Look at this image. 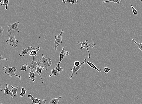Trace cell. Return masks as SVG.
Masks as SVG:
<instances>
[{"label": "cell", "instance_id": "6da1fadb", "mask_svg": "<svg viewBox=\"0 0 142 104\" xmlns=\"http://www.w3.org/2000/svg\"><path fill=\"white\" fill-rule=\"evenodd\" d=\"M3 68L4 72L7 75L9 76L10 77H12L13 76H15L19 78V80H21L22 79L20 76L17 75L15 73V72H17V70L15 67H8L6 65Z\"/></svg>", "mask_w": 142, "mask_h": 104}, {"label": "cell", "instance_id": "7a4b0ae2", "mask_svg": "<svg viewBox=\"0 0 142 104\" xmlns=\"http://www.w3.org/2000/svg\"><path fill=\"white\" fill-rule=\"evenodd\" d=\"M77 43L78 44H80L81 45V47L80 48V50L82 49L83 48L86 49L88 52L89 54L88 57L89 58H90L91 57V56L90 55L88 48L89 47H91L92 48H93L94 46H95L96 44L94 43V41H93V43L92 44H90L88 40H86L85 41L81 42V43L79 42L78 41H77Z\"/></svg>", "mask_w": 142, "mask_h": 104}, {"label": "cell", "instance_id": "3957f363", "mask_svg": "<svg viewBox=\"0 0 142 104\" xmlns=\"http://www.w3.org/2000/svg\"><path fill=\"white\" fill-rule=\"evenodd\" d=\"M9 37V39H8L6 41V43L8 45H11L12 47H14L15 48H17L18 47L17 45L18 43V41L16 39L15 37V35L12 34L11 32H9L8 34Z\"/></svg>", "mask_w": 142, "mask_h": 104}, {"label": "cell", "instance_id": "277c9868", "mask_svg": "<svg viewBox=\"0 0 142 104\" xmlns=\"http://www.w3.org/2000/svg\"><path fill=\"white\" fill-rule=\"evenodd\" d=\"M42 58L41 59V65L42 67L45 68V70H47L48 68L52 65V61L50 58H46L45 57L44 54H42Z\"/></svg>", "mask_w": 142, "mask_h": 104}, {"label": "cell", "instance_id": "5b68a950", "mask_svg": "<svg viewBox=\"0 0 142 104\" xmlns=\"http://www.w3.org/2000/svg\"><path fill=\"white\" fill-rule=\"evenodd\" d=\"M64 33L63 30H62L61 33L59 35L56 36H55V40L54 44H55V50H57V47L58 45L62 43V36Z\"/></svg>", "mask_w": 142, "mask_h": 104}, {"label": "cell", "instance_id": "8992f818", "mask_svg": "<svg viewBox=\"0 0 142 104\" xmlns=\"http://www.w3.org/2000/svg\"><path fill=\"white\" fill-rule=\"evenodd\" d=\"M19 23V21L17 22L14 23L10 24L7 25L8 27H9V29L8 30L7 32H9L12 30H14L16 31L17 33H20V31H19L18 29V26Z\"/></svg>", "mask_w": 142, "mask_h": 104}, {"label": "cell", "instance_id": "52a82bcc", "mask_svg": "<svg viewBox=\"0 0 142 104\" xmlns=\"http://www.w3.org/2000/svg\"><path fill=\"white\" fill-rule=\"evenodd\" d=\"M41 60V59L37 60V61H34V56H33L32 61L27 64L28 68L30 69L32 68H33V69H36L37 66L41 64V61H39Z\"/></svg>", "mask_w": 142, "mask_h": 104}, {"label": "cell", "instance_id": "ba28073f", "mask_svg": "<svg viewBox=\"0 0 142 104\" xmlns=\"http://www.w3.org/2000/svg\"><path fill=\"white\" fill-rule=\"evenodd\" d=\"M69 56V52L65 50L64 48L63 47L62 50L60 54V56H59V58H60V60L58 63L57 64V65L59 66L61 62L64 59L65 57L67 56Z\"/></svg>", "mask_w": 142, "mask_h": 104}, {"label": "cell", "instance_id": "9c48e42d", "mask_svg": "<svg viewBox=\"0 0 142 104\" xmlns=\"http://www.w3.org/2000/svg\"><path fill=\"white\" fill-rule=\"evenodd\" d=\"M85 62H84L83 61V62L81 63L80 64V65L78 66H73V68L72 69H71V70L72 71V73H71V75L69 77L70 79H71L73 77L74 75L75 74H77L78 71H79V70H80V68H81V66H82V65L83 64H85Z\"/></svg>", "mask_w": 142, "mask_h": 104}, {"label": "cell", "instance_id": "30bf717a", "mask_svg": "<svg viewBox=\"0 0 142 104\" xmlns=\"http://www.w3.org/2000/svg\"><path fill=\"white\" fill-rule=\"evenodd\" d=\"M38 48H33L32 46H30L28 48L23 49L21 52L19 53V56L20 57H24L25 55H28V52L29 51L32 50H37Z\"/></svg>", "mask_w": 142, "mask_h": 104}, {"label": "cell", "instance_id": "8fae6325", "mask_svg": "<svg viewBox=\"0 0 142 104\" xmlns=\"http://www.w3.org/2000/svg\"><path fill=\"white\" fill-rule=\"evenodd\" d=\"M33 95H31V94L30 93L29 95H28V97L30 99H32L33 101L32 103L31 104H43L42 103H40L41 100L40 99H39L37 98H34L33 97Z\"/></svg>", "mask_w": 142, "mask_h": 104}, {"label": "cell", "instance_id": "7c38bea8", "mask_svg": "<svg viewBox=\"0 0 142 104\" xmlns=\"http://www.w3.org/2000/svg\"><path fill=\"white\" fill-rule=\"evenodd\" d=\"M35 70V72H36L37 73V74L39 76H40V77H41V79H42V83H44V81H43V79L42 78V76H41V73H42V71L43 70H45V68L43 67H42L39 66V65L37 66V67L36 69Z\"/></svg>", "mask_w": 142, "mask_h": 104}, {"label": "cell", "instance_id": "4fadbf2b", "mask_svg": "<svg viewBox=\"0 0 142 104\" xmlns=\"http://www.w3.org/2000/svg\"><path fill=\"white\" fill-rule=\"evenodd\" d=\"M83 61L84 62H85L86 63L88 64L90 66V67L91 68H93V69H95L97 70L99 72H101V69L99 70V69H98L97 67L94 65V64L93 63L91 62H90L88 61L86 59H84V61Z\"/></svg>", "mask_w": 142, "mask_h": 104}, {"label": "cell", "instance_id": "5bb4252c", "mask_svg": "<svg viewBox=\"0 0 142 104\" xmlns=\"http://www.w3.org/2000/svg\"><path fill=\"white\" fill-rule=\"evenodd\" d=\"M10 86L9 84H8L7 83H6V87H5V88L4 89H3V88H0L1 89V91H2V90L4 91V95H10L11 96V97L12 96V93L11 92V91L8 88V86Z\"/></svg>", "mask_w": 142, "mask_h": 104}, {"label": "cell", "instance_id": "9a60e30c", "mask_svg": "<svg viewBox=\"0 0 142 104\" xmlns=\"http://www.w3.org/2000/svg\"><path fill=\"white\" fill-rule=\"evenodd\" d=\"M30 71L29 74V79H31V81L33 82H35L36 80V75L34 71L33 70V68H30Z\"/></svg>", "mask_w": 142, "mask_h": 104}, {"label": "cell", "instance_id": "2e32d148", "mask_svg": "<svg viewBox=\"0 0 142 104\" xmlns=\"http://www.w3.org/2000/svg\"><path fill=\"white\" fill-rule=\"evenodd\" d=\"M11 86L12 88V89L11 90L12 93V96L11 97L12 98H13V97H16L17 95H18L17 94V90L19 89V87H17L16 88L14 87L12 85H11Z\"/></svg>", "mask_w": 142, "mask_h": 104}, {"label": "cell", "instance_id": "e0dca14e", "mask_svg": "<svg viewBox=\"0 0 142 104\" xmlns=\"http://www.w3.org/2000/svg\"><path fill=\"white\" fill-rule=\"evenodd\" d=\"M40 48L38 47L37 50H32L30 51V56H37V52H39L40 50Z\"/></svg>", "mask_w": 142, "mask_h": 104}, {"label": "cell", "instance_id": "ac0fdd59", "mask_svg": "<svg viewBox=\"0 0 142 104\" xmlns=\"http://www.w3.org/2000/svg\"><path fill=\"white\" fill-rule=\"evenodd\" d=\"M62 98V96L59 97V98H54L51 100L49 102V104H58L59 103V101Z\"/></svg>", "mask_w": 142, "mask_h": 104}, {"label": "cell", "instance_id": "d6986e66", "mask_svg": "<svg viewBox=\"0 0 142 104\" xmlns=\"http://www.w3.org/2000/svg\"><path fill=\"white\" fill-rule=\"evenodd\" d=\"M62 3L64 4L67 3H70L72 4H76L78 3V0H62Z\"/></svg>", "mask_w": 142, "mask_h": 104}, {"label": "cell", "instance_id": "ffe728a7", "mask_svg": "<svg viewBox=\"0 0 142 104\" xmlns=\"http://www.w3.org/2000/svg\"><path fill=\"white\" fill-rule=\"evenodd\" d=\"M122 0H106L105 1H102V3L104 4L106 3H108V2H113L115 3H117L119 5H120V1H122Z\"/></svg>", "mask_w": 142, "mask_h": 104}, {"label": "cell", "instance_id": "44dd1931", "mask_svg": "<svg viewBox=\"0 0 142 104\" xmlns=\"http://www.w3.org/2000/svg\"><path fill=\"white\" fill-rule=\"evenodd\" d=\"M60 72H59L55 69H53L51 70L50 75L49 76V77H51L53 76H56L57 74H59Z\"/></svg>", "mask_w": 142, "mask_h": 104}, {"label": "cell", "instance_id": "7402d4cb", "mask_svg": "<svg viewBox=\"0 0 142 104\" xmlns=\"http://www.w3.org/2000/svg\"><path fill=\"white\" fill-rule=\"evenodd\" d=\"M132 42L135 43L138 46V48L142 52V43L140 44V43H138V42H137V41L135 40H134V39H133L132 40Z\"/></svg>", "mask_w": 142, "mask_h": 104}, {"label": "cell", "instance_id": "603a6c76", "mask_svg": "<svg viewBox=\"0 0 142 104\" xmlns=\"http://www.w3.org/2000/svg\"><path fill=\"white\" fill-rule=\"evenodd\" d=\"M9 2V0H4V3L1 4V6H4V5H5V6H6L5 10H7L8 9V5Z\"/></svg>", "mask_w": 142, "mask_h": 104}, {"label": "cell", "instance_id": "cb8c5ba5", "mask_svg": "<svg viewBox=\"0 0 142 104\" xmlns=\"http://www.w3.org/2000/svg\"><path fill=\"white\" fill-rule=\"evenodd\" d=\"M27 90L25 89L23 87L22 88L21 90V92L20 94V97H23L25 95L26 93Z\"/></svg>", "mask_w": 142, "mask_h": 104}, {"label": "cell", "instance_id": "d4e9b609", "mask_svg": "<svg viewBox=\"0 0 142 104\" xmlns=\"http://www.w3.org/2000/svg\"><path fill=\"white\" fill-rule=\"evenodd\" d=\"M27 68H28L27 64H23L22 65L21 68H20V70L21 71L24 70L25 71H26Z\"/></svg>", "mask_w": 142, "mask_h": 104}, {"label": "cell", "instance_id": "484cf974", "mask_svg": "<svg viewBox=\"0 0 142 104\" xmlns=\"http://www.w3.org/2000/svg\"><path fill=\"white\" fill-rule=\"evenodd\" d=\"M131 7L132 8V11L133 13V14L135 16H138V11L136 9H135V8L133 7V5L131 4Z\"/></svg>", "mask_w": 142, "mask_h": 104}, {"label": "cell", "instance_id": "4316f807", "mask_svg": "<svg viewBox=\"0 0 142 104\" xmlns=\"http://www.w3.org/2000/svg\"><path fill=\"white\" fill-rule=\"evenodd\" d=\"M103 70L104 73L105 74H106L107 73H108L111 71V69L107 67H106L104 68Z\"/></svg>", "mask_w": 142, "mask_h": 104}, {"label": "cell", "instance_id": "83f0119b", "mask_svg": "<svg viewBox=\"0 0 142 104\" xmlns=\"http://www.w3.org/2000/svg\"><path fill=\"white\" fill-rule=\"evenodd\" d=\"M55 69L59 72H62L64 70L63 68H61V67L59 66H58V65H57V66L56 67Z\"/></svg>", "mask_w": 142, "mask_h": 104}, {"label": "cell", "instance_id": "f1b7e54d", "mask_svg": "<svg viewBox=\"0 0 142 104\" xmlns=\"http://www.w3.org/2000/svg\"><path fill=\"white\" fill-rule=\"evenodd\" d=\"M80 62L78 61H75L73 63V66H78L80 65Z\"/></svg>", "mask_w": 142, "mask_h": 104}, {"label": "cell", "instance_id": "f546056e", "mask_svg": "<svg viewBox=\"0 0 142 104\" xmlns=\"http://www.w3.org/2000/svg\"><path fill=\"white\" fill-rule=\"evenodd\" d=\"M5 31V30L3 29L1 27H0V34L1 35H3V31Z\"/></svg>", "mask_w": 142, "mask_h": 104}, {"label": "cell", "instance_id": "4dcf8cb0", "mask_svg": "<svg viewBox=\"0 0 142 104\" xmlns=\"http://www.w3.org/2000/svg\"><path fill=\"white\" fill-rule=\"evenodd\" d=\"M7 60L6 58H4L2 57L1 55H0V60Z\"/></svg>", "mask_w": 142, "mask_h": 104}, {"label": "cell", "instance_id": "1f68e13d", "mask_svg": "<svg viewBox=\"0 0 142 104\" xmlns=\"http://www.w3.org/2000/svg\"><path fill=\"white\" fill-rule=\"evenodd\" d=\"M46 101L47 100H45V99L43 100V103H44V104H46Z\"/></svg>", "mask_w": 142, "mask_h": 104}, {"label": "cell", "instance_id": "d6a6232c", "mask_svg": "<svg viewBox=\"0 0 142 104\" xmlns=\"http://www.w3.org/2000/svg\"><path fill=\"white\" fill-rule=\"evenodd\" d=\"M2 1V0H0V3H1Z\"/></svg>", "mask_w": 142, "mask_h": 104}, {"label": "cell", "instance_id": "836d02e7", "mask_svg": "<svg viewBox=\"0 0 142 104\" xmlns=\"http://www.w3.org/2000/svg\"><path fill=\"white\" fill-rule=\"evenodd\" d=\"M139 0L141 2H142V0Z\"/></svg>", "mask_w": 142, "mask_h": 104}, {"label": "cell", "instance_id": "e575fe53", "mask_svg": "<svg viewBox=\"0 0 142 104\" xmlns=\"http://www.w3.org/2000/svg\"></svg>", "mask_w": 142, "mask_h": 104}]
</instances>
